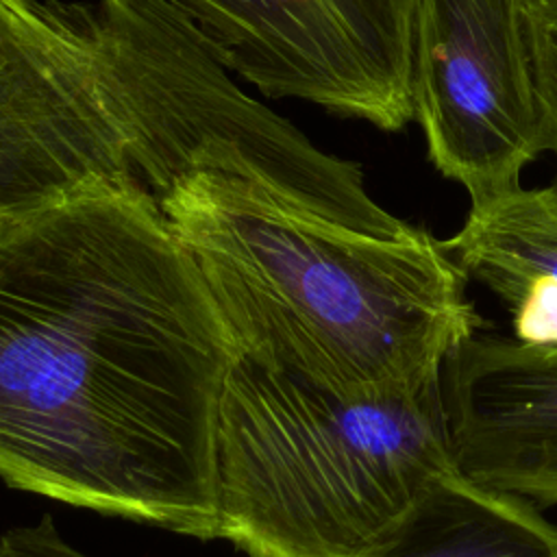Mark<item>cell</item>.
Masks as SVG:
<instances>
[{
    "instance_id": "1",
    "label": "cell",
    "mask_w": 557,
    "mask_h": 557,
    "mask_svg": "<svg viewBox=\"0 0 557 557\" xmlns=\"http://www.w3.org/2000/svg\"><path fill=\"white\" fill-rule=\"evenodd\" d=\"M237 344L139 183L0 224V481L218 537L215 431Z\"/></svg>"
},
{
    "instance_id": "2",
    "label": "cell",
    "mask_w": 557,
    "mask_h": 557,
    "mask_svg": "<svg viewBox=\"0 0 557 557\" xmlns=\"http://www.w3.org/2000/svg\"><path fill=\"white\" fill-rule=\"evenodd\" d=\"M237 350L346 400L440 385L485 322L440 239L355 233L257 183L191 172L154 198Z\"/></svg>"
},
{
    "instance_id": "3",
    "label": "cell",
    "mask_w": 557,
    "mask_h": 557,
    "mask_svg": "<svg viewBox=\"0 0 557 557\" xmlns=\"http://www.w3.org/2000/svg\"><path fill=\"white\" fill-rule=\"evenodd\" d=\"M455 472L440 385L346 400L237 355L218 407V537L248 557H376Z\"/></svg>"
},
{
    "instance_id": "4",
    "label": "cell",
    "mask_w": 557,
    "mask_h": 557,
    "mask_svg": "<svg viewBox=\"0 0 557 557\" xmlns=\"http://www.w3.org/2000/svg\"><path fill=\"white\" fill-rule=\"evenodd\" d=\"M100 83L154 198L191 172L257 183L355 233L405 239L420 228L383 209L363 170L318 148L252 98L200 33L161 0L76 4Z\"/></svg>"
},
{
    "instance_id": "5",
    "label": "cell",
    "mask_w": 557,
    "mask_h": 557,
    "mask_svg": "<svg viewBox=\"0 0 557 557\" xmlns=\"http://www.w3.org/2000/svg\"><path fill=\"white\" fill-rule=\"evenodd\" d=\"M235 76L400 131L411 113L413 0H161Z\"/></svg>"
},
{
    "instance_id": "6",
    "label": "cell",
    "mask_w": 557,
    "mask_h": 557,
    "mask_svg": "<svg viewBox=\"0 0 557 557\" xmlns=\"http://www.w3.org/2000/svg\"><path fill=\"white\" fill-rule=\"evenodd\" d=\"M409 96L429 161L472 205L546 152L520 0H413Z\"/></svg>"
},
{
    "instance_id": "7",
    "label": "cell",
    "mask_w": 557,
    "mask_h": 557,
    "mask_svg": "<svg viewBox=\"0 0 557 557\" xmlns=\"http://www.w3.org/2000/svg\"><path fill=\"white\" fill-rule=\"evenodd\" d=\"M137 183L76 4L0 0V224Z\"/></svg>"
},
{
    "instance_id": "8",
    "label": "cell",
    "mask_w": 557,
    "mask_h": 557,
    "mask_svg": "<svg viewBox=\"0 0 557 557\" xmlns=\"http://www.w3.org/2000/svg\"><path fill=\"white\" fill-rule=\"evenodd\" d=\"M440 392L461 476L533 505L557 503V342L483 324L446 357Z\"/></svg>"
},
{
    "instance_id": "9",
    "label": "cell",
    "mask_w": 557,
    "mask_h": 557,
    "mask_svg": "<svg viewBox=\"0 0 557 557\" xmlns=\"http://www.w3.org/2000/svg\"><path fill=\"white\" fill-rule=\"evenodd\" d=\"M376 557H557V527L457 470L437 479Z\"/></svg>"
},
{
    "instance_id": "10",
    "label": "cell",
    "mask_w": 557,
    "mask_h": 557,
    "mask_svg": "<svg viewBox=\"0 0 557 557\" xmlns=\"http://www.w3.org/2000/svg\"><path fill=\"white\" fill-rule=\"evenodd\" d=\"M440 244L509 311L533 292H557V187L520 185L470 205L461 228Z\"/></svg>"
},
{
    "instance_id": "11",
    "label": "cell",
    "mask_w": 557,
    "mask_h": 557,
    "mask_svg": "<svg viewBox=\"0 0 557 557\" xmlns=\"http://www.w3.org/2000/svg\"><path fill=\"white\" fill-rule=\"evenodd\" d=\"M533 83L544 120V150L557 159V0H520ZM557 187V176L553 181Z\"/></svg>"
},
{
    "instance_id": "12",
    "label": "cell",
    "mask_w": 557,
    "mask_h": 557,
    "mask_svg": "<svg viewBox=\"0 0 557 557\" xmlns=\"http://www.w3.org/2000/svg\"><path fill=\"white\" fill-rule=\"evenodd\" d=\"M0 557H89L74 548L44 513L35 524L13 527L0 535Z\"/></svg>"
}]
</instances>
